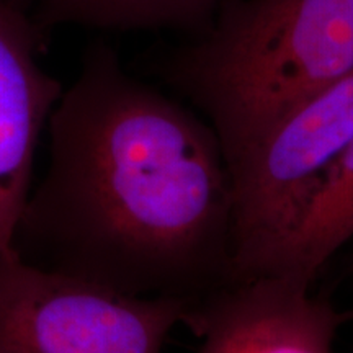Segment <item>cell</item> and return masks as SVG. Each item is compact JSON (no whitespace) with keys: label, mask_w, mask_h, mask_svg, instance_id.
Here are the masks:
<instances>
[{"label":"cell","mask_w":353,"mask_h":353,"mask_svg":"<svg viewBox=\"0 0 353 353\" xmlns=\"http://www.w3.org/2000/svg\"><path fill=\"white\" fill-rule=\"evenodd\" d=\"M48 128L12 244L23 262L134 296L195 301L234 281L231 175L205 118L99 41Z\"/></svg>","instance_id":"6da1fadb"},{"label":"cell","mask_w":353,"mask_h":353,"mask_svg":"<svg viewBox=\"0 0 353 353\" xmlns=\"http://www.w3.org/2000/svg\"><path fill=\"white\" fill-rule=\"evenodd\" d=\"M353 69V0H221L161 76L213 128L228 169Z\"/></svg>","instance_id":"7a4b0ae2"},{"label":"cell","mask_w":353,"mask_h":353,"mask_svg":"<svg viewBox=\"0 0 353 353\" xmlns=\"http://www.w3.org/2000/svg\"><path fill=\"white\" fill-rule=\"evenodd\" d=\"M352 141L353 69L303 101L229 165L234 280L270 273Z\"/></svg>","instance_id":"3957f363"},{"label":"cell","mask_w":353,"mask_h":353,"mask_svg":"<svg viewBox=\"0 0 353 353\" xmlns=\"http://www.w3.org/2000/svg\"><path fill=\"white\" fill-rule=\"evenodd\" d=\"M192 301L134 296L0 254V353H164Z\"/></svg>","instance_id":"277c9868"},{"label":"cell","mask_w":353,"mask_h":353,"mask_svg":"<svg viewBox=\"0 0 353 353\" xmlns=\"http://www.w3.org/2000/svg\"><path fill=\"white\" fill-rule=\"evenodd\" d=\"M311 285L288 272L229 281L192 301L183 324L201 339L196 353H334L352 311L317 298Z\"/></svg>","instance_id":"5b68a950"},{"label":"cell","mask_w":353,"mask_h":353,"mask_svg":"<svg viewBox=\"0 0 353 353\" xmlns=\"http://www.w3.org/2000/svg\"><path fill=\"white\" fill-rule=\"evenodd\" d=\"M50 33L15 0H0V254L30 198L34 152L63 83L39 64Z\"/></svg>","instance_id":"8992f818"},{"label":"cell","mask_w":353,"mask_h":353,"mask_svg":"<svg viewBox=\"0 0 353 353\" xmlns=\"http://www.w3.org/2000/svg\"><path fill=\"white\" fill-rule=\"evenodd\" d=\"M50 33L59 25L103 32H205L221 0H15Z\"/></svg>","instance_id":"52a82bcc"},{"label":"cell","mask_w":353,"mask_h":353,"mask_svg":"<svg viewBox=\"0 0 353 353\" xmlns=\"http://www.w3.org/2000/svg\"><path fill=\"white\" fill-rule=\"evenodd\" d=\"M353 239V141L337 157L296 231L276 255L270 273L314 278L332 255Z\"/></svg>","instance_id":"ba28073f"},{"label":"cell","mask_w":353,"mask_h":353,"mask_svg":"<svg viewBox=\"0 0 353 353\" xmlns=\"http://www.w3.org/2000/svg\"><path fill=\"white\" fill-rule=\"evenodd\" d=\"M352 316H353V311H352Z\"/></svg>","instance_id":"9c48e42d"}]
</instances>
